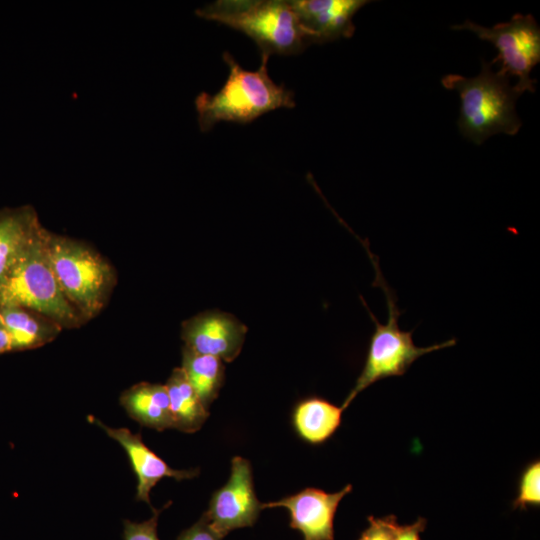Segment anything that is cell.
<instances>
[{"label":"cell","instance_id":"obj_11","mask_svg":"<svg viewBox=\"0 0 540 540\" xmlns=\"http://www.w3.org/2000/svg\"><path fill=\"white\" fill-rule=\"evenodd\" d=\"M310 44L349 38L355 31L353 16L366 0H290Z\"/></svg>","mask_w":540,"mask_h":540},{"label":"cell","instance_id":"obj_13","mask_svg":"<svg viewBox=\"0 0 540 540\" xmlns=\"http://www.w3.org/2000/svg\"><path fill=\"white\" fill-rule=\"evenodd\" d=\"M42 228L30 206L0 211V280L17 263Z\"/></svg>","mask_w":540,"mask_h":540},{"label":"cell","instance_id":"obj_3","mask_svg":"<svg viewBox=\"0 0 540 540\" xmlns=\"http://www.w3.org/2000/svg\"><path fill=\"white\" fill-rule=\"evenodd\" d=\"M196 14L243 32L261 54H297L309 45L290 0H218Z\"/></svg>","mask_w":540,"mask_h":540},{"label":"cell","instance_id":"obj_20","mask_svg":"<svg viewBox=\"0 0 540 540\" xmlns=\"http://www.w3.org/2000/svg\"><path fill=\"white\" fill-rule=\"evenodd\" d=\"M368 527L362 531L357 540H394L398 521L395 515L382 518L369 516Z\"/></svg>","mask_w":540,"mask_h":540},{"label":"cell","instance_id":"obj_21","mask_svg":"<svg viewBox=\"0 0 540 540\" xmlns=\"http://www.w3.org/2000/svg\"><path fill=\"white\" fill-rule=\"evenodd\" d=\"M168 502L163 508L153 510V516L141 523L124 521V540H159L157 535V524L160 512L167 508Z\"/></svg>","mask_w":540,"mask_h":540},{"label":"cell","instance_id":"obj_22","mask_svg":"<svg viewBox=\"0 0 540 540\" xmlns=\"http://www.w3.org/2000/svg\"><path fill=\"white\" fill-rule=\"evenodd\" d=\"M203 514L201 518L188 529L184 530L176 540H222Z\"/></svg>","mask_w":540,"mask_h":540},{"label":"cell","instance_id":"obj_14","mask_svg":"<svg viewBox=\"0 0 540 540\" xmlns=\"http://www.w3.org/2000/svg\"><path fill=\"white\" fill-rule=\"evenodd\" d=\"M343 409L325 398L310 396L300 400L292 412V424L298 436L312 445L323 444L337 431Z\"/></svg>","mask_w":540,"mask_h":540},{"label":"cell","instance_id":"obj_2","mask_svg":"<svg viewBox=\"0 0 540 540\" xmlns=\"http://www.w3.org/2000/svg\"><path fill=\"white\" fill-rule=\"evenodd\" d=\"M441 82L459 94L458 128L465 138L479 145L492 135H514L519 131L522 122L515 104L522 93L506 75L494 72L491 63L482 60L481 71L475 77L448 74Z\"/></svg>","mask_w":540,"mask_h":540},{"label":"cell","instance_id":"obj_4","mask_svg":"<svg viewBox=\"0 0 540 540\" xmlns=\"http://www.w3.org/2000/svg\"><path fill=\"white\" fill-rule=\"evenodd\" d=\"M365 247L375 269L374 283L382 289L386 299L388 318L385 324H381L360 296L375 329L370 337L362 371L341 405L343 410L360 392L373 383L388 377L402 376L421 356L456 344V339H450L443 343L418 347L412 338L413 330L402 331L399 328L398 319L402 312L397 307L396 296L380 271L377 257L372 255L367 246Z\"/></svg>","mask_w":540,"mask_h":540},{"label":"cell","instance_id":"obj_10","mask_svg":"<svg viewBox=\"0 0 540 540\" xmlns=\"http://www.w3.org/2000/svg\"><path fill=\"white\" fill-rule=\"evenodd\" d=\"M247 327L231 314L219 310L202 312L182 326L185 346L197 353L231 362L242 349Z\"/></svg>","mask_w":540,"mask_h":540},{"label":"cell","instance_id":"obj_23","mask_svg":"<svg viewBox=\"0 0 540 540\" xmlns=\"http://www.w3.org/2000/svg\"><path fill=\"white\" fill-rule=\"evenodd\" d=\"M427 520L419 517L414 523L409 525L398 524L394 540H421L420 533L426 528Z\"/></svg>","mask_w":540,"mask_h":540},{"label":"cell","instance_id":"obj_9","mask_svg":"<svg viewBox=\"0 0 540 540\" xmlns=\"http://www.w3.org/2000/svg\"><path fill=\"white\" fill-rule=\"evenodd\" d=\"M347 484L338 492L329 493L307 487L278 501L262 503V509L284 507L289 511L290 527L303 535V540H334V518L340 501L352 491Z\"/></svg>","mask_w":540,"mask_h":540},{"label":"cell","instance_id":"obj_1","mask_svg":"<svg viewBox=\"0 0 540 540\" xmlns=\"http://www.w3.org/2000/svg\"><path fill=\"white\" fill-rule=\"evenodd\" d=\"M222 57L229 68L223 87L213 95L202 92L195 99L202 132L220 121L247 124L272 110L295 107L293 92L269 76V55L261 54L260 66L254 71L242 68L228 52Z\"/></svg>","mask_w":540,"mask_h":540},{"label":"cell","instance_id":"obj_16","mask_svg":"<svg viewBox=\"0 0 540 540\" xmlns=\"http://www.w3.org/2000/svg\"><path fill=\"white\" fill-rule=\"evenodd\" d=\"M0 323L8 333L12 351L33 349L52 341L61 327L26 308L0 307Z\"/></svg>","mask_w":540,"mask_h":540},{"label":"cell","instance_id":"obj_8","mask_svg":"<svg viewBox=\"0 0 540 540\" xmlns=\"http://www.w3.org/2000/svg\"><path fill=\"white\" fill-rule=\"evenodd\" d=\"M261 505L254 490L250 462L236 456L231 461L227 483L213 493L204 515L224 538L234 529L253 526L262 510Z\"/></svg>","mask_w":540,"mask_h":540},{"label":"cell","instance_id":"obj_12","mask_svg":"<svg viewBox=\"0 0 540 540\" xmlns=\"http://www.w3.org/2000/svg\"><path fill=\"white\" fill-rule=\"evenodd\" d=\"M91 422L101 427L109 437L117 441L126 451L131 466L137 476L136 499L150 503V491L163 478L171 477L177 481L192 479L198 469L176 470L168 466L157 454L147 447L140 433L133 434L127 428H111L90 416Z\"/></svg>","mask_w":540,"mask_h":540},{"label":"cell","instance_id":"obj_5","mask_svg":"<svg viewBox=\"0 0 540 540\" xmlns=\"http://www.w3.org/2000/svg\"><path fill=\"white\" fill-rule=\"evenodd\" d=\"M42 228L12 269L0 280V307L17 306L36 312L62 327L84 320L63 294L45 249Z\"/></svg>","mask_w":540,"mask_h":540},{"label":"cell","instance_id":"obj_24","mask_svg":"<svg viewBox=\"0 0 540 540\" xmlns=\"http://www.w3.org/2000/svg\"><path fill=\"white\" fill-rule=\"evenodd\" d=\"M9 351H12L10 338L8 336L7 331L5 330L3 325L0 323V354L9 352Z\"/></svg>","mask_w":540,"mask_h":540},{"label":"cell","instance_id":"obj_18","mask_svg":"<svg viewBox=\"0 0 540 540\" xmlns=\"http://www.w3.org/2000/svg\"><path fill=\"white\" fill-rule=\"evenodd\" d=\"M182 370L206 408L217 398L224 383L225 366L215 356L182 350Z\"/></svg>","mask_w":540,"mask_h":540},{"label":"cell","instance_id":"obj_15","mask_svg":"<svg viewBox=\"0 0 540 540\" xmlns=\"http://www.w3.org/2000/svg\"><path fill=\"white\" fill-rule=\"evenodd\" d=\"M120 402L128 415L143 426L158 431L173 428L165 385L138 383L123 392Z\"/></svg>","mask_w":540,"mask_h":540},{"label":"cell","instance_id":"obj_6","mask_svg":"<svg viewBox=\"0 0 540 540\" xmlns=\"http://www.w3.org/2000/svg\"><path fill=\"white\" fill-rule=\"evenodd\" d=\"M45 249L67 300L84 321L97 315L115 284L110 263L87 245L48 231Z\"/></svg>","mask_w":540,"mask_h":540},{"label":"cell","instance_id":"obj_19","mask_svg":"<svg viewBox=\"0 0 540 540\" xmlns=\"http://www.w3.org/2000/svg\"><path fill=\"white\" fill-rule=\"evenodd\" d=\"M540 506V460L534 459L521 471L516 497L512 502L513 509L522 511L530 507Z\"/></svg>","mask_w":540,"mask_h":540},{"label":"cell","instance_id":"obj_17","mask_svg":"<svg viewBox=\"0 0 540 540\" xmlns=\"http://www.w3.org/2000/svg\"><path fill=\"white\" fill-rule=\"evenodd\" d=\"M172 415L173 428L194 433L209 416L198 394L189 383L182 368H175L165 384Z\"/></svg>","mask_w":540,"mask_h":540},{"label":"cell","instance_id":"obj_7","mask_svg":"<svg viewBox=\"0 0 540 540\" xmlns=\"http://www.w3.org/2000/svg\"><path fill=\"white\" fill-rule=\"evenodd\" d=\"M455 30H468L479 39L490 42L498 51L491 64H500L499 73L517 77L515 87L523 94L535 91L536 80L530 77L533 67L540 61V28L532 15H514L508 22L484 27L466 20L453 26Z\"/></svg>","mask_w":540,"mask_h":540}]
</instances>
